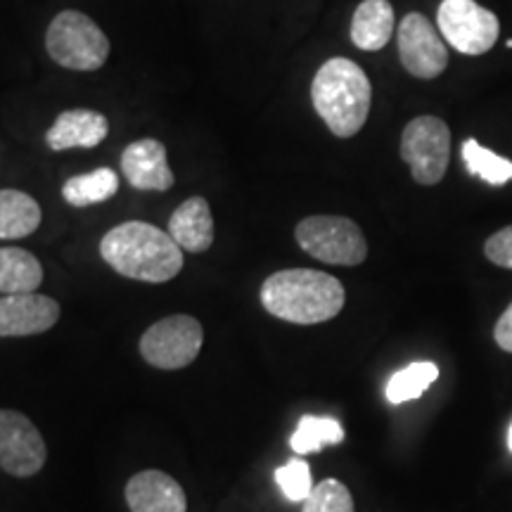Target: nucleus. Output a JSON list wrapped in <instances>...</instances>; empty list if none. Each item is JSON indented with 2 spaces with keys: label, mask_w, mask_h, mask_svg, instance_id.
<instances>
[{
  "label": "nucleus",
  "mask_w": 512,
  "mask_h": 512,
  "mask_svg": "<svg viewBox=\"0 0 512 512\" xmlns=\"http://www.w3.org/2000/svg\"><path fill=\"white\" fill-rule=\"evenodd\" d=\"M100 256L119 275L140 283H169L183 271V249L169 230L145 221H126L107 230Z\"/></svg>",
  "instance_id": "obj_1"
},
{
  "label": "nucleus",
  "mask_w": 512,
  "mask_h": 512,
  "mask_svg": "<svg viewBox=\"0 0 512 512\" xmlns=\"http://www.w3.org/2000/svg\"><path fill=\"white\" fill-rule=\"evenodd\" d=\"M347 294L335 275L316 268H285L261 285V304L271 316L294 325L328 323L344 309Z\"/></svg>",
  "instance_id": "obj_2"
},
{
  "label": "nucleus",
  "mask_w": 512,
  "mask_h": 512,
  "mask_svg": "<svg viewBox=\"0 0 512 512\" xmlns=\"http://www.w3.org/2000/svg\"><path fill=\"white\" fill-rule=\"evenodd\" d=\"M311 100L332 136L354 138L368 121L373 86L354 60L332 57L313 76Z\"/></svg>",
  "instance_id": "obj_3"
},
{
  "label": "nucleus",
  "mask_w": 512,
  "mask_h": 512,
  "mask_svg": "<svg viewBox=\"0 0 512 512\" xmlns=\"http://www.w3.org/2000/svg\"><path fill=\"white\" fill-rule=\"evenodd\" d=\"M50 60L72 72H95L110 57V38L91 17L79 10L55 15L46 31Z\"/></svg>",
  "instance_id": "obj_4"
},
{
  "label": "nucleus",
  "mask_w": 512,
  "mask_h": 512,
  "mask_svg": "<svg viewBox=\"0 0 512 512\" xmlns=\"http://www.w3.org/2000/svg\"><path fill=\"white\" fill-rule=\"evenodd\" d=\"M294 238L306 254L330 266H358L368 256L366 235L347 216H309L297 223Z\"/></svg>",
  "instance_id": "obj_5"
},
{
  "label": "nucleus",
  "mask_w": 512,
  "mask_h": 512,
  "mask_svg": "<svg viewBox=\"0 0 512 512\" xmlns=\"http://www.w3.org/2000/svg\"><path fill=\"white\" fill-rule=\"evenodd\" d=\"M401 159L411 166V176L420 185L444 181L451 162V128L444 119L422 114L408 121L401 136Z\"/></svg>",
  "instance_id": "obj_6"
},
{
  "label": "nucleus",
  "mask_w": 512,
  "mask_h": 512,
  "mask_svg": "<svg viewBox=\"0 0 512 512\" xmlns=\"http://www.w3.org/2000/svg\"><path fill=\"white\" fill-rule=\"evenodd\" d=\"M437 27L448 46L472 57L489 53L501 34L498 17L475 0H441Z\"/></svg>",
  "instance_id": "obj_7"
},
{
  "label": "nucleus",
  "mask_w": 512,
  "mask_h": 512,
  "mask_svg": "<svg viewBox=\"0 0 512 512\" xmlns=\"http://www.w3.org/2000/svg\"><path fill=\"white\" fill-rule=\"evenodd\" d=\"M204 330L197 318L169 316L157 320L140 337V354L150 366L159 370H181L195 361L202 351Z\"/></svg>",
  "instance_id": "obj_8"
},
{
  "label": "nucleus",
  "mask_w": 512,
  "mask_h": 512,
  "mask_svg": "<svg viewBox=\"0 0 512 512\" xmlns=\"http://www.w3.org/2000/svg\"><path fill=\"white\" fill-rule=\"evenodd\" d=\"M403 69L415 79H437L448 67V48L434 24L420 12H408L396 31Z\"/></svg>",
  "instance_id": "obj_9"
},
{
  "label": "nucleus",
  "mask_w": 512,
  "mask_h": 512,
  "mask_svg": "<svg viewBox=\"0 0 512 512\" xmlns=\"http://www.w3.org/2000/svg\"><path fill=\"white\" fill-rule=\"evenodd\" d=\"M48 460L43 434L27 415L0 408V467L12 477H31Z\"/></svg>",
  "instance_id": "obj_10"
},
{
  "label": "nucleus",
  "mask_w": 512,
  "mask_h": 512,
  "mask_svg": "<svg viewBox=\"0 0 512 512\" xmlns=\"http://www.w3.org/2000/svg\"><path fill=\"white\" fill-rule=\"evenodd\" d=\"M60 304L38 292L0 297V337H31L55 328Z\"/></svg>",
  "instance_id": "obj_11"
},
{
  "label": "nucleus",
  "mask_w": 512,
  "mask_h": 512,
  "mask_svg": "<svg viewBox=\"0 0 512 512\" xmlns=\"http://www.w3.org/2000/svg\"><path fill=\"white\" fill-rule=\"evenodd\" d=\"M121 171L128 185L136 190L166 192L176 183L166 159V147L155 138H140L126 145V150L121 152Z\"/></svg>",
  "instance_id": "obj_12"
},
{
  "label": "nucleus",
  "mask_w": 512,
  "mask_h": 512,
  "mask_svg": "<svg viewBox=\"0 0 512 512\" xmlns=\"http://www.w3.org/2000/svg\"><path fill=\"white\" fill-rule=\"evenodd\" d=\"M110 133V121L95 110H64L46 131V143L53 152L93 150Z\"/></svg>",
  "instance_id": "obj_13"
},
{
  "label": "nucleus",
  "mask_w": 512,
  "mask_h": 512,
  "mask_svg": "<svg viewBox=\"0 0 512 512\" xmlns=\"http://www.w3.org/2000/svg\"><path fill=\"white\" fill-rule=\"evenodd\" d=\"M126 503L131 512H185L188 498L174 477L159 470H143L126 484Z\"/></svg>",
  "instance_id": "obj_14"
},
{
  "label": "nucleus",
  "mask_w": 512,
  "mask_h": 512,
  "mask_svg": "<svg viewBox=\"0 0 512 512\" xmlns=\"http://www.w3.org/2000/svg\"><path fill=\"white\" fill-rule=\"evenodd\" d=\"M169 235L183 252L202 254L214 245V216L204 197H190L169 219Z\"/></svg>",
  "instance_id": "obj_15"
},
{
  "label": "nucleus",
  "mask_w": 512,
  "mask_h": 512,
  "mask_svg": "<svg viewBox=\"0 0 512 512\" xmlns=\"http://www.w3.org/2000/svg\"><path fill=\"white\" fill-rule=\"evenodd\" d=\"M394 8L389 0H363L351 19V41L358 50L377 53L392 41Z\"/></svg>",
  "instance_id": "obj_16"
},
{
  "label": "nucleus",
  "mask_w": 512,
  "mask_h": 512,
  "mask_svg": "<svg viewBox=\"0 0 512 512\" xmlns=\"http://www.w3.org/2000/svg\"><path fill=\"white\" fill-rule=\"evenodd\" d=\"M41 207L22 190H0V240H22L41 226Z\"/></svg>",
  "instance_id": "obj_17"
},
{
  "label": "nucleus",
  "mask_w": 512,
  "mask_h": 512,
  "mask_svg": "<svg viewBox=\"0 0 512 512\" xmlns=\"http://www.w3.org/2000/svg\"><path fill=\"white\" fill-rule=\"evenodd\" d=\"M43 283V266L19 247H0V294L36 292Z\"/></svg>",
  "instance_id": "obj_18"
},
{
  "label": "nucleus",
  "mask_w": 512,
  "mask_h": 512,
  "mask_svg": "<svg viewBox=\"0 0 512 512\" xmlns=\"http://www.w3.org/2000/svg\"><path fill=\"white\" fill-rule=\"evenodd\" d=\"M119 192V174L110 166H100L91 174L72 176L62 185V197L69 207L83 209L112 200Z\"/></svg>",
  "instance_id": "obj_19"
},
{
  "label": "nucleus",
  "mask_w": 512,
  "mask_h": 512,
  "mask_svg": "<svg viewBox=\"0 0 512 512\" xmlns=\"http://www.w3.org/2000/svg\"><path fill=\"white\" fill-rule=\"evenodd\" d=\"M344 441V430L335 418H323V415H304L294 430L290 446L297 456L306 453H318L325 446H337Z\"/></svg>",
  "instance_id": "obj_20"
},
{
  "label": "nucleus",
  "mask_w": 512,
  "mask_h": 512,
  "mask_svg": "<svg viewBox=\"0 0 512 512\" xmlns=\"http://www.w3.org/2000/svg\"><path fill=\"white\" fill-rule=\"evenodd\" d=\"M439 368L432 361H415L411 366L401 368L399 373L392 375V380L387 382V394L389 403H406L413 399H420L427 389L437 382Z\"/></svg>",
  "instance_id": "obj_21"
},
{
  "label": "nucleus",
  "mask_w": 512,
  "mask_h": 512,
  "mask_svg": "<svg viewBox=\"0 0 512 512\" xmlns=\"http://www.w3.org/2000/svg\"><path fill=\"white\" fill-rule=\"evenodd\" d=\"M460 152H463V162L467 166V171H470L472 176L482 178L484 183L498 188V185H505L512 181L510 159H505L501 155H496V152L486 150V147L479 145L475 138H467L463 147H460Z\"/></svg>",
  "instance_id": "obj_22"
},
{
  "label": "nucleus",
  "mask_w": 512,
  "mask_h": 512,
  "mask_svg": "<svg viewBox=\"0 0 512 512\" xmlns=\"http://www.w3.org/2000/svg\"><path fill=\"white\" fill-rule=\"evenodd\" d=\"M302 512H356L354 496L339 479H323L313 486Z\"/></svg>",
  "instance_id": "obj_23"
},
{
  "label": "nucleus",
  "mask_w": 512,
  "mask_h": 512,
  "mask_svg": "<svg viewBox=\"0 0 512 512\" xmlns=\"http://www.w3.org/2000/svg\"><path fill=\"white\" fill-rule=\"evenodd\" d=\"M275 482L283 489L287 501L292 503H304L313 491L311 467L302 458H292L290 463L278 467L275 470Z\"/></svg>",
  "instance_id": "obj_24"
},
{
  "label": "nucleus",
  "mask_w": 512,
  "mask_h": 512,
  "mask_svg": "<svg viewBox=\"0 0 512 512\" xmlns=\"http://www.w3.org/2000/svg\"><path fill=\"white\" fill-rule=\"evenodd\" d=\"M484 254L494 266L512 271V226H505L491 235L484 245Z\"/></svg>",
  "instance_id": "obj_25"
},
{
  "label": "nucleus",
  "mask_w": 512,
  "mask_h": 512,
  "mask_svg": "<svg viewBox=\"0 0 512 512\" xmlns=\"http://www.w3.org/2000/svg\"><path fill=\"white\" fill-rule=\"evenodd\" d=\"M494 337H496L498 347H501L503 351H508V354H512V302L508 309L503 311V316L498 318V323L494 328Z\"/></svg>",
  "instance_id": "obj_26"
},
{
  "label": "nucleus",
  "mask_w": 512,
  "mask_h": 512,
  "mask_svg": "<svg viewBox=\"0 0 512 512\" xmlns=\"http://www.w3.org/2000/svg\"><path fill=\"white\" fill-rule=\"evenodd\" d=\"M508 446H510V451H512V425H510V430H508Z\"/></svg>",
  "instance_id": "obj_27"
}]
</instances>
